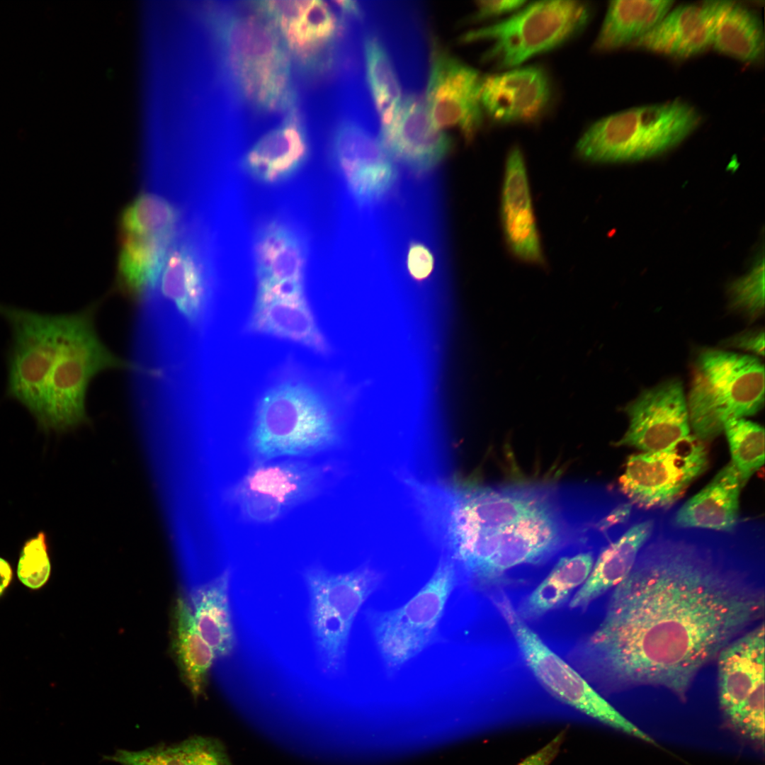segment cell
Here are the masks:
<instances>
[{
	"instance_id": "6da1fadb",
	"label": "cell",
	"mask_w": 765,
	"mask_h": 765,
	"mask_svg": "<svg viewBox=\"0 0 765 765\" xmlns=\"http://www.w3.org/2000/svg\"><path fill=\"white\" fill-rule=\"evenodd\" d=\"M749 540L740 528L657 526L579 649L591 676L609 690L657 686L684 698L723 647L764 621V591L738 564Z\"/></svg>"
},
{
	"instance_id": "7a4b0ae2",
	"label": "cell",
	"mask_w": 765,
	"mask_h": 765,
	"mask_svg": "<svg viewBox=\"0 0 765 765\" xmlns=\"http://www.w3.org/2000/svg\"><path fill=\"white\" fill-rule=\"evenodd\" d=\"M606 491L585 484H525L460 490L448 516L449 546L480 586L510 571L547 563L596 528Z\"/></svg>"
},
{
	"instance_id": "3957f363",
	"label": "cell",
	"mask_w": 765,
	"mask_h": 765,
	"mask_svg": "<svg viewBox=\"0 0 765 765\" xmlns=\"http://www.w3.org/2000/svg\"><path fill=\"white\" fill-rule=\"evenodd\" d=\"M213 21L227 76L243 101L263 113L295 107L293 62L268 21L250 9L220 11Z\"/></svg>"
},
{
	"instance_id": "277c9868",
	"label": "cell",
	"mask_w": 765,
	"mask_h": 765,
	"mask_svg": "<svg viewBox=\"0 0 765 765\" xmlns=\"http://www.w3.org/2000/svg\"><path fill=\"white\" fill-rule=\"evenodd\" d=\"M339 436L334 413L322 394L305 382L285 381L259 402L249 448L258 464L313 455L335 446Z\"/></svg>"
},
{
	"instance_id": "5b68a950",
	"label": "cell",
	"mask_w": 765,
	"mask_h": 765,
	"mask_svg": "<svg viewBox=\"0 0 765 765\" xmlns=\"http://www.w3.org/2000/svg\"><path fill=\"white\" fill-rule=\"evenodd\" d=\"M129 366L99 339L91 307L64 314L42 409L35 419L39 429L45 432H64L86 423V396L92 378L104 370L129 368Z\"/></svg>"
},
{
	"instance_id": "8992f818",
	"label": "cell",
	"mask_w": 765,
	"mask_h": 765,
	"mask_svg": "<svg viewBox=\"0 0 765 765\" xmlns=\"http://www.w3.org/2000/svg\"><path fill=\"white\" fill-rule=\"evenodd\" d=\"M703 117L681 99L631 108L593 123L575 152L595 164L648 159L677 146L701 125Z\"/></svg>"
},
{
	"instance_id": "52a82bcc",
	"label": "cell",
	"mask_w": 765,
	"mask_h": 765,
	"mask_svg": "<svg viewBox=\"0 0 765 765\" xmlns=\"http://www.w3.org/2000/svg\"><path fill=\"white\" fill-rule=\"evenodd\" d=\"M764 367L756 357L707 348L698 355L687 400L693 434L705 442L733 419L757 413L764 403Z\"/></svg>"
},
{
	"instance_id": "ba28073f",
	"label": "cell",
	"mask_w": 765,
	"mask_h": 765,
	"mask_svg": "<svg viewBox=\"0 0 765 765\" xmlns=\"http://www.w3.org/2000/svg\"><path fill=\"white\" fill-rule=\"evenodd\" d=\"M191 220L169 244L160 272L139 301V313L154 329L185 340L205 319L210 278L205 254Z\"/></svg>"
},
{
	"instance_id": "9c48e42d",
	"label": "cell",
	"mask_w": 765,
	"mask_h": 765,
	"mask_svg": "<svg viewBox=\"0 0 765 765\" xmlns=\"http://www.w3.org/2000/svg\"><path fill=\"white\" fill-rule=\"evenodd\" d=\"M591 16V6L582 1L527 2L508 18L465 32L459 42H488L482 61L504 71L565 44L584 30Z\"/></svg>"
},
{
	"instance_id": "30bf717a",
	"label": "cell",
	"mask_w": 765,
	"mask_h": 765,
	"mask_svg": "<svg viewBox=\"0 0 765 765\" xmlns=\"http://www.w3.org/2000/svg\"><path fill=\"white\" fill-rule=\"evenodd\" d=\"M247 6L273 26L293 63L310 75L334 71L351 22L332 1L321 0H259Z\"/></svg>"
},
{
	"instance_id": "8fae6325",
	"label": "cell",
	"mask_w": 765,
	"mask_h": 765,
	"mask_svg": "<svg viewBox=\"0 0 765 765\" xmlns=\"http://www.w3.org/2000/svg\"><path fill=\"white\" fill-rule=\"evenodd\" d=\"M457 584L454 562L442 560L426 584L405 604L370 609L366 618L386 671H398L435 640L447 601Z\"/></svg>"
},
{
	"instance_id": "7c38bea8",
	"label": "cell",
	"mask_w": 765,
	"mask_h": 765,
	"mask_svg": "<svg viewBox=\"0 0 765 765\" xmlns=\"http://www.w3.org/2000/svg\"><path fill=\"white\" fill-rule=\"evenodd\" d=\"M310 597V619L324 670L340 671L354 619L379 586L382 576L368 567L332 573L312 567L305 573Z\"/></svg>"
},
{
	"instance_id": "4fadbf2b",
	"label": "cell",
	"mask_w": 765,
	"mask_h": 765,
	"mask_svg": "<svg viewBox=\"0 0 765 765\" xmlns=\"http://www.w3.org/2000/svg\"><path fill=\"white\" fill-rule=\"evenodd\" d=\"M494 603L534 676L555 698L587 716L648 743L654 740L625 718L567 662L551 650L517 613L504 594Z\"/></svg>"
},
{
	"instance_id": "5bb4252c",
	"label": "cell",
	"mask_w": 765,
	"mask_h": 765,
	"mask_svg": "<svg viewBox=\"0 0 765 765\" xmlns=\"http://www.w3.org/2000/svg\"><path fill=\"white\" fill-rule=\"evenodd\" d=\"M0 316L11 331L5 396L20 404L35 420L41 411L63 314L42 313L0 303Z\"/></svg>"
},
{
	"instance_id": "9a60e30c",
	"label": "cell",
	"mask_w": 765,
	"mask_h": 765,
	"mask_svg": "<svg viewBox=\"0 0 765 765\" xmlns=\"http://www.w3.org/2000/svg\"><path fill=\"white\" fill-rule=\"evenodd\" d=\"M720 708L742 737L764 742V623L727 644L717 658Z\"/></svg>"
},
{
	"instance_id": "2e32d148",
	"label": "cell",
	"mask_w": 765,
	"mask_h": 765,
	"mask_svg": "<svg viewBox=\"0 0 765 765\" xmlns=\"http://www.w3.org/2000/svg\"><path fill=\"white\" fill-rule=\"evenodd\" d=\"M706 444L693 434L656 451L633 454L619 478L620 492L645 510L666 509L708 468Z\"/></svg>"
},
{
	"instance_id": "e0dca14e",
	"label": "cell",
	"mask_w": 765,
	"mask_h": 765,
	"mask_svg": "<svg viewBox=\"0 0 765 765\" xmlns=\"http://www.w3.org/2000/svg\"><path fill=\"white\" fill-rule=\"evenodd\" d=\"M429 70L424 94L430 116L441 130H458L466 142L475 140L484 118L482 76L455 57L436 36L430 43Z\"/></svg>"
},
{
	"instance_id": "ac0fdd59",
	"label": "cell",
	"mask_w": 765,
	"mask_h": 765,
	"mask_svg": "<svg viewBox=\"0 0 765 765\" xmlns=\"http://www.w3.org/2000/svg\"><path fill=\"white\" fill-rule=\"evenodd\" d=\"M625 412L629 424L616 442L618 446L652 452L691 434L687 400L679 380H668L643 391L625 407Z\"/></svg>"
},
{
	"instance_id": "d6986e66",
	"label": "cell",
	"mask_w": 765,
	"mask_h": 765,
	"mask_svg": "<svg viewBox=\"0 0 765 765\" xmlns=\"http://www.w3.org/2000/svg\"><path fill=\"white\" fill-rule=\"evenodd\" d=\"M381 143L397 165L417 178L429 176L453 148L451 137L435 125L419 91L406 94L395 128Z\"/></svg>"
},
{
	"instance_id": "ffe728a7",
	"label": "cell",
	"mask_w": 765,
	"mask_h": 765,
	"mask_svg": "<svg viewBox=\"0 0 765 765\" xmlns=\"http://www.w3.org/2000/svg\"><path fill=\"white\" fill-rule=\"evenodd\" d=\"M480 96L483 113L492 121L531 123L550 108L552 86L543 67L520 66L483 76Z\"/></svg>"
},
{
	"instance_id": "44dd1931",
	"label": "cell",
	"mask_w": 765,
	"mask_h": 765,
	"mask_svg": "<svg viewBox=\"0 0 765 765\" xmlns=\"http://www.w3.org/2000/svg\"><path fill=\"white\" fill-rule=\"evenodd\" d=\"M322 469L300 460L255 464L232 491L244 495L251 506L274 521L317 490Z\"/></svg>"
},
{
	"instance_id": "7402d4cb",
	"label": "cell",
	"mask_w": 765,
	"mask_h": 765,
	"mask_svg": "<svg viewBox=\"0 0 765 765\" xmlns=\"http://www.w3.org/2000/svg\"><path fill=\"white\" fill-rule=\"evenodd\" d=\"M362 23L367 91L382 141L392 133L399 117L404 75L398 56L380 26L366 12Z\"/></svg>"
},
{
	"instance_id": "603a6c76",
	"label": "cell",
	"mask_w": 765,
	"mask_h": 765,
	"mask_svg": "<svg viewBox=\"0 0 765 765\" xmlns=\"http://www.w3.org/2000/svg\"><path fill=\"white\" fill-rule=\"evenodd\" d=\"M500 217L504 239L511 254L523 262L543 266L545 260L526 161L517 145L511 147L505 161Z\"/></svg>"
},
{
	"instance_id": "cb8c5ba5",
	"label": "cell",
	"mask_w": 765,
	"mask_h": 765,
	"mask_svg": "<svg viewBox=\"0 0 765 765\" xmlns=\"http://www.w3.org/2000/svg\"><path fill=\"white\" fill-rule=\"evenodd\" d=\"M284 120L260 137L244 154L242 166L256 181L276 185L294 176L310 154L305 128L297 106Z\"/></svg>"
},
{
	"instance_id": "d4e9b609",
	"label": "cell",
	"mask_w": 765,
	"mask_h": 765,
	"mask_svg": "<svg viewBox=\"0 0 765 765\" xmlns=\"http://www.w3.org/2000/svg\"><path fill=\"white\" fill-rule=\"evenodd\" d=\"M248 329L297 342L322 354L330 351L307 303L304 288L256 292Z\"/></svg>"
},
{
	"instance_id": "484cf974",
	"label": "cell",
	"mask_w": 765,
	"mask_h": 765,
	"mask_svg": "<svg viewBox=\"0 0 765 765\" xmlns=\"http://www.w3.org/2000/svg\"><path fill=\"white\" fill-rule=\"evenodd\" d=\"M718 5L719 1H705L671 9L657 25L630 46L678 59L699 55L712 45Z\"/></svg>"
},
{
	"instance_id": "4316f807",
	"label": "cell",
	"mask_w": 765,
	"mask_h": 765,
	"mask_svg": "<svg viewBox=\"0 0 765 765\" xmlns=\"http://www.w3.org/2000/svg\"><path fill=\"white\" fill-rule=\"evenodd\" d=\"M609 542L599 531H594L577 543L572 552L560 557L547 577L522 601L516 609L518 616L526 622L536 620L563 604L589 575L596 550Z\"/></svg>"
},
{
	"instance_id": "83f0119b",
	"label": "cell",
	"mask_w": 765,
	"mask_h": 765,
	"mask_svg": "<svg viewBox=\"0 0 765 765\" xmlns=\"http://www.w3.org/2000/svg\"><path fill=\"white\" fill-rule=\"evenodd\" d=\"M739 473L731 462L674 513L671 525L682 529L732 533L740 525Z\"/></svg>"
},
{
	"instance_id": "f1b7e54d",
	"label": "cell",
	"mask_w": 765,
	"mask_h": 765,
	"mask_svg": "<svg viewBox=\"0 0 765 765\" xmlns=\"http://www.w3.org/2000/svg\"><path fill=\"white\" fill-rule=\"evenodd\" d=\"M657 526L654 518H645L634 523L604 547L587 579L571 599L570 607L584 609L620 583L633 569L639 553Z\"/></svg>"
},
{
	"instance_id": "f546056e",
	"label": "cell",
	"mask_w": 765,
	"mask_h": 765,
	"mask_svg": "<svg viewBox=\"0 0 765 765\" xmlns=\"http://www.w3.org/2000/svg\"><path fill=\"white\" fill-rule=\"evenodd\" d=\"M253 251L257 286L304 283L305 248L288 225L271 220L263 225L256 234Z\"/></svg>"
},
{
	"instance_id": "4dcf8cb0",
	"label": "cell",
	"mask_w": 765,
	"mask_h": 765,
	"mask_svg": "<svg viewBox=\"0 0 765 765\" xmlns=\"http://www.w3.org/2000/svg\"><path fill=\"white\" fill-rule=\"evenodd\" d=\"M186 206L160 188L146 186L119 217V235L172 240L188 218Z\"/></svg>"
},
{
	"instance_id": "1f68e13d",
	"label": "cell",
	"mask_w": 765,
	"mask_h": 765,
	"mask_svg": "<svg viewBox=\"0 0 765 765\" xmlns=\"http://www.w3.org/2000/svg\"><path fill=\"white\" fill-rule=\"evenodd\" d=\"M674 4L672 0L609 1L593 50L607 52L630 45L657 25Z\"/></svg>"
},
{
	"instance_id": "d6a6232c",
	"label": "cell",
	"mask_w": 765,
	"mask_h": 765,
	"mask_svg": "<svg viewBox=\"0 0 765 765\" xmlns=\"http://www.w3.org/2000/svg\"><path fill=\"white\" fill-rule=\"evenodd\" d=\"M764 30L759 16L733 1H719L711 47L719 53L746 63L761 62Z\"/></svg>"
},
{
	"instance_id": "836d02e7",
	"label": "cell",
	"mask_w": 765,
	"mask_h": 765,
	"mask_svg": "<svg viewBox=\"0 0 765 765\" xmlns=\"http://www.w3.org/2000/svg\"><path fill=\"white\" fill-rule=\"evenodd\" d=\"M230 573L225 570L192 594L191 608L195 625L216 658L230 655L235 635L229 601Z\"/></svg>"
},
{
	"instance_id": "e575fe53",
	"label": "cell",
	"mask_w": 765,
	"mask_h": 765,
	"mask_svg": "<svg viewBox=\"0 0 765 765\" xmlns=\"http://www.w3.org/2000/svg\"><path fill=\"white\" fill-rule=\"evenodd\" d=\"M171 242L159 237L119 235L117 289L139 302L156 280Z\"/></svg>"
},
{
	"instance_id": "d590c367",
	"label": "cell",
	"mask_w": 765,
	"mask_h": 765,
	"mask_svg": "<svg viewBox=\"0 0 765 765\" xmlns=\"http://www.w3.org/2000/svg\"><path fill=\"white\" fill-rule=\"evenodd\" d=\"M172 648L181 678L194 698L205 691L215 654L198 633L189 606L176 601L172 617Z\"/></svg>"
},
{
	"instance_id": "8d00e7d4",
	"label": "cell",
	"mask_w": 765,
	"mask_h": 765,
	"mask_svg": "<svg viewBox=\"0 0 765 765\" xmlns=\"http://www.w3.org/2000/svg\"><path fill=\"white\" fill-rule=\"evenodd\" d=\"M729 443L731 463L742 487L764 463V429L745 418L727 421L723 428Z\"/></svg>"
},
{
	"instance_id": "74e56055",
	"label": "cell",
	"mask_w": 765,
	"mask_h": 765,
	"mask_svg": "<svg viewBox=\"0 0 765 765\" xmlns=\"http://www.w3.org/2000/svg\"><path fill=\"white\" fill-rule=\"evenodd\" d=\"M730 306L754 320L764 311V263L758 260L745 276L733 281L728 288Z\"/></svg>"
},
{
	"instance_id": "f35d334b",
	"label": "cell",
	"mask_w": 765,
	"mask_h": 765,
	"mask_svg": "<svg viewBox=\"0 0 765 765\" xmlns=\"http://www.w3.org/2000/svg\"><path fill=\"white\" fill-rule=\"evenodd\" d=\"M50 572L46 534L40 531L24 543L18 562L17 575L25 586L36 589L47 582Z\"/></svg>"
},
{
	"instance_id": "ab89813d",
	"label": "cell",
	"mask_w": 765,
	"mask_h": 765,
	"mask_svg": "<svg viewBox=\"0 0 765 765\" xmlns=\"http://www.w3.org/2000/svg\"><path fill=\"white\" fill-rule=\"evenodd\" d=\"M402 266L416 283H424L439 266L438 254L426 238L414 235L402 243Z\"/></svg>"
},
{
	"instance_id": "60d3db41",
	"label": "cell",
	"mask_w": 765,
	"mask_h": 765,
	"mask_svg": "<svg viewBox=\"0 0 765 765\" xmlns=\"http://www.w3.org/2000/svg\"><path fill=\"white\" fill-rule=\"evenodd\" d=\"M187 740L193 765H232L223 744L210 737L193 736Z\"/></svg>"
},
{
	"instance_id": "b9f144b4",
	"label": "cell",
	"mask_w": 765,
	"mask_h": 765,
	"mask_svg": "<svg viewBox=\"0 0 765 765\" xmlns=\"http://www.w3.org/2000/svg\"><path fill=\"white\" fill-rule=\"evenodd\" d=\"M528 1L523 0H482L475 2V10L470 20L473 22L485 21L516 12Z\"/></svg>"
},
{
	"instance_id": "7bdbcfd3",
	"label": "cell",
	"mask_w": 765,
	"mask_h": 765,
	"mask_svg": "<svg viewBox=\"0 0 765 765\" xmlns=\"http://www.w3.org/2000/svg\"><path fill=\"white\" fill-rule=\"evenodd\" d=\"M764 337L763 330L747 331L730 338L727 341V345L751 351L763 357L764 355Z\"/></svg>"
},
{
	"instance_id": "ee69618b",
	"label": "cell",
	"mask_w": 765,
	"mask_h": 765,
	"mask_svg": "<svg viewBox=\"0 0 765 765\" xmlns=\"http://www.w3.org/2000/svg\"><path fill=\"white\" fill-rule=\"evenodd\" d=\"M564 739L560 732L545 746L516 765H550L556 756Z\"/></svg>"
},
{
	"instance_id": "f6af8a7d",
	"label": "cell",
	"mask_w": 765,
	"mask_h": 765,
	"mask_svg": "<svg viewBox=\"0 0 765 765\" xmlns=\"http://www.w3.org/2000/svg\"><path fill=\"white\" fill-rule=\"evenodd\" d=\"M12 569L7 560L0 557V596L12 579Z\"/></svg>"
}]
</instances>
